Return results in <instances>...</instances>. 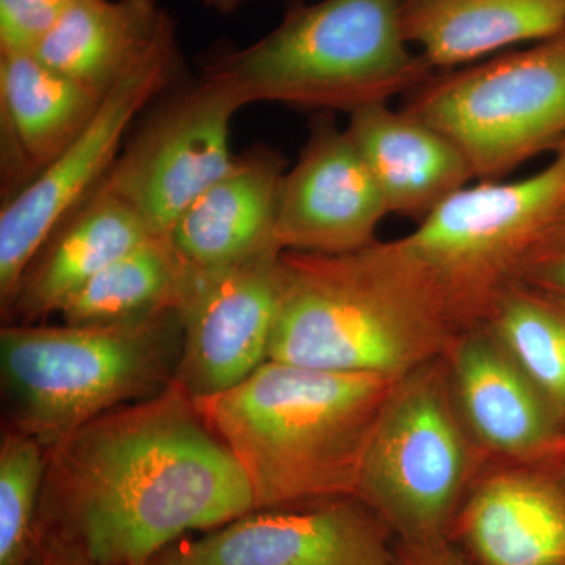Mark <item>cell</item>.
<instances>
[{
	"instance_id": "6da1fadb",
	"label": "cell",
	"mask_w": 565,
	"mask_h": 565,
	"mask_svg": "<svg viewBox=\"0 0 565 565\" xmlns=\"http://www.w3.org/2000/svg\"><path fill=\"white\" fill-rule=\"evenodd\" d=\"M253 509L243 468L173 384L47 446L36 533L63 565H151L189 531Z\"/></svg>"
},
{
	"instance_id": "7a4b0ae2",
	"label": "cell",
	"mask_w": 565,
	"mask_h": 565,
	"mask_svg": "<svg viewBox=\"0 0 565 565\" xmlns=\"http://www.w3.org/2000/svg\"><path fill=\"white\" fill-rule=\"evenodd\" d=\"M397 381L267 360L193 399L252 487L255 509L355 497L367 441Z\"/></svg>"
},
{
	"instance_id": "3957f363",
	"label": "cell",
	"mask_w": 565,
	"mask_h": 565,
	"mask_svg": "<svg viewBox=\"0 0 565 565\" xmlns=\"http://www.w3.org/2000/svg\"><path fill=\"white\" fill-rule=\"evenodd\" d=\"M462 332L384 241L344 255L282 252L274 362L401 381Z\"/></svg>"
},
{
	"instance_id": "277c9868",
	"label": "cell",
	"mask_w": 565,
	"mask_h": 565,
	"mask_svg": "<svg viewBox=\"0 0 565 565\" xmlns=\"http://www.w3.org/2000/svg\"><path fill=\"white\" fill-rule=\"evenodd\" d=\"M403 0L294 3L262 40L218 52L202 79L241 104L333 114L390 104L437 71L405 41Z\"/></svg>"
},
{
	"instance_id": "5b68a950",
	"label": "cell",
	"mask_w": 565,
	"mask_h": 565,
	"mask_svg": "<svg viewBox=\"0 0 565 565\" xmlns=\"http://www.w3.org/2000/svg\"><path fill=\"white\" fill-rule=\"evenodd\" d=\"M181 311L111 323L0 329L3 427L44 448L96 416L174 384Z\"/></svg>"
},
{
	"instance_id": "8992f818",
	"label": "cell",
	"mask_w": 565,
	"mask_h": 565,
	"mask_svg": "<svg viewBox=\"0 0 565 565\" xmlns=\"http://www.w3.org/2000/svg\"><path fill=\"white\" fill-rule=\"evenodd\" d=\"M550 156L545 167L522 180L468 184L414 232L386 241L462 333L489 321L565 202V139Z\"/></svg>"
},
{
	"instance_id": "52a82bcc",
	"label": "cell",
	"mask_w": 565,
	"mask_h": 565,
	"mask_svg": "<svg viewBox=\"0 0 565 565\" xmlns=\"http://www.w3.org/2000/svg\"><path fill=\"white\" fill-rule=\"evenodd\" d=\"M403 109L455 141L475 181H501L565 139V28L525 50L437 71Z\"/></svg>"
},
{
	"instance_id": "ba28073f",
	"label": "cell",
	"mask_w": 565,
	"mask_h": 565,
	"mask_svg": "<svg viewBox=\"0 0 565 565\" xmlns=\"http://www.w3.org/2000/svg\"><path fill=\"white\" fill-rule=\"evenodd\" d=\"M444 360L397 381L367 441L356 484L355 497L407 545L444 541L470 470Z\"/></svg>"
},
{
	"instance_id": "9c48e42d",
	"label": "cell",
	"mask_w": 565,
	"mask_h": 565,
	"mask_svg": "<svg viewBox=\"0 0 565 565\" xmlns=\"http://www.w3.org/2000/svg\"><path fill=\"white\" fill-rule=\"evenodd\" d=\"M241 104L200 81L159 104L122 148L99 188L129 204L152 237L174 223L236 166L230 126Z\"/></svg>"
},
{
	"instance_id": "30bf717a",
	"label": "cell",
	"mask_w": 565,
	"mask_h": 565,
	"mask_svg": "<svg viewBox=\"0 0 565 565\" xmlns=\"http://www.w3.org/2000/svg\"><path fill=\"white\" fill-rule=\"evenodd\" d=\"M178 73L177 35L104 96L90 125L0 212V310L51 234L102 185L121 141L145 107Z\"/></svg>"
},
{
	"instance_id": "8fae6325",
	"label": "cell",
	"mask_w": 565,
	"mask_h": 565,
	"mask_svg": "<svg viewBox=\"0 0 565 565\" xmlns=\"http://www.w3.org/2000/svg\"><path fill=\"white\" fill-rule=\"evenodd\" d=\"M390 527L356 497L253 509L151 565H394Z\"/></svg>"
},
{
	"instance_id": "7c38bea8",
	"label": "cell",
	"mask_w": 565,
	"mask_h": 565,
	"mask_svg": "<svg viewBox=\"0 0 565 565\" xmlns=\"http://www.w3.org/2000/svg\"><path fill=\"white\" fill-rule=\"evenodd\" d=\"M280 248L221 269L195 270L181 307L174 384L192 399L226 392L269 356L281 292Z\"/></svg>"
},
{
	"instance_id": "4fadbf2b",
	"label": "cell",
	"mask_w": 565,
	"mask_h": 565,
	"mask_svg": "<svg viewBox=\"0 0 565 565\" xmlns=\"http://www.w3.org/2000/svg\"><path fill=\"white\" fill-rule=\"evenodd\" d=\"M390 215L374 174L348 129L318 114L299 159L282 174L275 241L282 252L344 255L377 243Z\"/></svg>"
},
{
	"instance_id": "5bb4252c",
	"label": "cell",
	"mask_w": 565,
	"mask_h": 565,
	"mask_svg": "<svg viewBox=\"0 0 565 565\" xmlns=\"http://www.w3.org/2000/svg\"><path fill=\"white\" fill-rule=\"evenodd\" d=\"M459 412L486 448L519 462L565 459V426L486 326L449 352Z\"/></svg>"
},
{
	"instance_id": "9a60e30c",
	"label": "cell",
	"mask_w": 565,
	"mask_h": 565,
	"mask_svg": "<svg viewBox=\"0 0 565 565\" xmlns=\"http://www.w3.org/2000/svg\"><path fill=\"white\" fill-rule=\"evenodd\" d=\"M481 565H565V459L482 482L459 515Z\"/></svg>"
},
{
	"instance_id": "2e32d148",
	"label": "cell",
	"mask_w": 565,
	"mask_h": 565,
	"mask_svg": "<svg viewBox=\"0 0 565 565\" xmlns=\"http://www.w3.org/2000/svg\"><path fill=\"white\" fill-rule=\"evenodd\" d=\"M151 237L128 203L96 189L29 264L9 305L0 310L3 326H31L61 313L96 275Z\"/></svg>"
},
{
	"instance_id": "e0dca14e",
	"label": "cell",
	"mask_w": 565,
	"mask_h": 565,
	"mask_svg": "<svg viewBox=\"0 0 565 565\" xmlns=\"http://www.w3.org/2000/svg\"><path fill=\"white\" fill-rule=\"evenodd\" d=\"M103 99L102 93L63 76L36 55H0V140L7 200L81 136Z\"/></svg>"
},
{
	"instance_id": "ac0fdd59",
	"label": "cell",
	"mask_w": 565,
	"mask_h": 565,
	"mask_svg": "<svg viewBox=\"0 0 565 565\" xmlns=\"http://www.w3.org/2000/svg\"><path fill=\"white\" fill-rule=\"evenodd\" d=\"M345 129L374 174L390 214L423 222L475 181L455 141L403 107H363L349 115Z\"/></svg>"
},
{
	"instance_id": "d6986e66",
	"label": "cell",
	"mask_w": 565,
	"mask_h": 565,
	"mask_svg": "<svg viewBox=\"0 0 565 565\" xmlns=\"http://www.w3.org/2000/svg\"><path fill=\"white\" fill-rule=\"evenodd\" d=\"M286 170V159L270 148L237 156L236 166L189 206L167 239L195 270L221 269L280 248L275 212Z\"/></svg>"
},
{
	"instance_id": "ffe728a7",
	"label": "cell",
	"mask_w": 565,
	"mask_h": 565,
	"mask_svg": "<svg viewBox=\"0 0 565 565\" xmlns=\"http://www.w3.org/2000/svg\"><path fill=\"white\" fill-rule=\"evenodd\" d=\"M173 33L158 0H70L35 55L106 96Z\"/></svg>"
},
{
	"instance_id": "44dd1931",
	"label": "cell",
	"mask_w": 565,
	"mask_h": 565,
	"mask_svg": "<svg viewBox=\"0 0 565 565\" xmlns=\"http://www.w3.org/2000/svg\"><path fill=\"white\" fill-rule=\"evenodd\" d=\"M399 22L435 71H449L559 32L565 0H403Z\"/></svg>"
},
{
	"instance_id": "7402d4cb",
	"label": "cell",
	"mask_w": 565,
	"mask_h": 565,
	"mask_svg": "<svg viewBox=\"0 0 565 565\" xmlns=\"http://www.w3.org/2000/svg\"><path fill=\"white\" fill-rule=\"evenodd\" d=\"M193 274L167 237H151L96 275L58 315L65 323L84 326L181 310Z\"/></svg>"
},
{
	"instance_id": "603a6c76",
	"label": "cell",
	"mask_w": 565,
	"mask_h": 565,
	"mask_svg": "<svg viewBox=\"0 0 565 565\" xmlns=\"http://www.w3.org/2000/svg\"><path fill=\"white\" fill-rule=\"evenodd\" d=\"M484 326L565 426V300L515 282Z\"/></svg>"
},
{
	"instance_id": "cb8c5ba5",
	"label": "cell",
	"mask_w": 565,
	"mask_h": 565,
	"mask_svg": "<svg viewBox=\"0 0 565 565\" xmlns=\"http://www.w3.org/2000/svg\"><path fill=\"white\" fill-rule=\"evenodd\" d=\"M46 448L3 427L0 440V565H28L35 548Z\"/></svg>"
},
{
	"instance_id": "d4e9b609",
	"label": "cell",
	"mask_w": 565,
	"mask_h": 565,
	"mask_svg": "<svg viewBox=\"0 0 565 565\" xmlns=\"http://www.w3.org/2000/svg\"><path fill=\"white\" fill-rule=\"evenodd\" d=\"M70 0H0V55H35Z\"/></svg>"
},
{
	"instance_id": "484cf974",
	"label": "cell",
	"mask_w": 565,
	"mask_h": 565,
	"mask_svg": "<svg viewBox=\"0 0 565 565\" xmlns=\"http://www.w3.org/2000/svg\"><path fill=\"white\" fill-rule=\"evenodd\" d=\"M519 282L565 300V202L535 241L520 270Z\"/></svg>"
},
{
	"instance_id": "4316f807",
	"label": "cell",
	"mask_w": 565,
	"mask_h": 565,
	"mask_svg": "<svg viewBox=\"0 0 565 565\" xmlns=\"http://www.w3.org/2000/svg\"><path fill=\"white\" fill-rule=\"evenodd\" d=\"M459 553L455 552L446 541L433 544L407 545L404 553L397 555L394 565H456Z\"/></svg>"
},
{
	"instance_id": "83f0119b",
	"label": "cell",
	"mask_w": 565,
	"mask_h": 565,
	"mask_svg": "<svg viewBox=\"0 0 565 565\" xmlns=\"http://www.w3.org/2000/svg\"><path fill=\"white\" fill-rule=\"evenodd\" d=\"M204 6L221 11V13H233L234 10L239 9L245 0H200Z\"/></svg>"
},
{
	"instance_id": "f1b7e54d",
	"label": "cell",
	"mask_w": 565,
	"mask_h": 565,
	"mask_svg": "<svg viewBox=\"0 0 565 565\" xmlns=\"http://www.w3.org/2000/svg\"><path fill=\"white\" fill-rule=\"evenodd\" d=\"M457 565H470V564H468L467 561H465L462 556H459V559H457Z\"/></svg>"
},
{
	"instance_id": "f546056e",
	"label": "cell",
	"mask_w": 565,
	"mask_h": 565,
	"mask_svg": "<svg viewBox=\"0 0 565 565\" xmlns=\"http://www.w3.org/2000/svg\"><path fill=\"white\" fill-rule=\"evenodd\" d=\"M47 565H63V564H61V563H55V561H52V559H51V561H50V564H47Z\"/></svg>"
}]
</instances>
